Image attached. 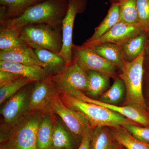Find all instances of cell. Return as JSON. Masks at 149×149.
<instances>
[{
    "label": "cell",
    "instance_id": "25",
    "mask_svg": "<svg viewBox=\"0 0 149 149\" xmlns=\"http://www.w3.org/2000/svg\"><path fill=\"white\" fill-rule=\"evenodd\" d=\"M126 96L125 83L120 77L115 79L110 88L102 94L100 101L104 103L116 105L120 103Z\"/></svg>",
    "mask_w": 149,
    "mask_h": 149
},
{
    "label": "cell",
    "instance_id": "8",
    "mask_svg": "<svg viewBox=\"0 0 149 149\" xmlns=\"http://www.w3.org/2000/svg\"><path fill=\"white\" fill-rule=\"evenodd\" d=\"M72 60L85 71L94 70L116 78L118 68L96 53L91 48L73 44Z\"/></svg>",
    "mask_w": 149,
    "mask_h": 149
},
{
    "label": "cell",
    "instance_id": "28",
    "mask_svg": "<svg viewBox=\"0 0 149 149\" xmlns=\"http://www.w3.org/2000/svg\"><path fill=\"white\" fill-rule=\"evenodd\" d=\"M119 3L120 22L128 24H140L137 0H123Z\"/></svg>",
    "mask_w": 149,
    "mask_h": 149
},
{
    "label": "cell",
    "instance_id": "36",
    "mask_svg": "<svg viewBox=\"0 0 149 149\" xmlns=\"http://www.w3.org/2000/svg\"><path fill=\"white\" fill-rule=\"evenodd\" d=\"M115 1H116V2H120L123 1V0H115Z\"/></svg>",
    "mask_w": 149,
    "mask_h": 149
},
{
    "label": "cell",
    "instance_id": "15",
    "mask_svg": "<svg viewBox=\"0 0 149 149\" xmlns=\"http://www.w3.org/2000/svg\"><path fill=\"white\" fill-rule=\"evenodd\" d=\"M0 70L27 77L33 82L45 79L49 74L41 66L26 65L11 62L0 61Z\"/></svg>",
    "mask_w": 149,
    "mask_h": 149
},
{
    "label": "cell",
    "instance_id": "4",
    "mask_svg": "<svg viewBox=\"0 0 149 149\" xmlns=\"http://www.w3.org/2000/svg\"><path fill=\"white\" fill-rule=\"evenodd\" d=\"M43 116L27 113L10 130L2 145L6 149H37V130Z\"/></svg>",
    "mask_w": 149,
    "mask_h": 149
},
{
    "label": "cell",
    "instance_id": "6",
    "mask_svg": "<svg viewBox=\"0 0 149 149\" xmlns=\"http://www.w3.org/2000/svg\"><path fill=\"white\" fill-rule=\"evenodd\" d=\"M51 76L58 94H71L77 91H86L88 77L86 72L72 60L61 72Z\"/></svg>",
    "mask_w": 149,
    "mask_h": 149
},
{
    "label": "cell",
    "instance_id": "30",
    "mask_svg": "<svg viewBox=\"0 0 149 149\" xmlns=\"http://www.w3.org/2000/svg\"><path fill=\"white\" fill-rule=\"evenodd\" d=\"M122 126L135 139L149 143V127H142L133 123L124 124Z\"/></svg>",
    "mask_w": 149,
    "mask_h": 149
},
{
    "label": "cell",
    "instance_id": "11",
    "mask_svg": "<svg viewBox=\"0 0 149 149\" xmlns=\"http://www.w3.org/2000/svg\"><path fill=\"white\" fill-rule=\"evenodd\" d=\"M52 112L58 116L70 132L78 138L82 139L85 132L92 128L88 119L83 114L65 105L59 94L54 102Z\"/></svg>",
    "mask_w": 149,
    "mask_h": 149
},
{
    "label": "cell",
    "instance_id": "20",
    "mask_svg": "<svg viewBox=\"0 0 149 149\" xmlns=\"http://www.w3.org/2000/svg\"><path fill=\"white\" fill-rule=\"evenodd\" d=\"M120 22V3H114L112 4L104 20L95 29L94 34L84 43H91L97 40Z\"/></svg>",
    "mask_w": 149,
    "mask_h": 149
},
{
    "label": "cell",
    "instance_id": "29",
    "mask_svg": "<svg viewBox=\"0 0 149 149\" xmlns=\"http://www.w3.org/2000/svg\"><path fill=\"white\" fill-rule=\"evenodd\" d=\"M34 83L27 77H21L0 87V104L10 98L24 86Z\"/></svg>",
    "mask_w": 149,
    "mask_h": 149
},
{
    "label": "cell",
    "instance_id": "10",
    "mask_svg": "<svg viewBox=\"0 0 149 149\" xmlns=\"http://www.w3.org/2000/svg\"><path fill=\"white\" fill-rule=\"evenodd\" d=\"M87 0H68V7L62 23L63 46L59 55L64 60L66 65L72 61V33L75 17L77 14L85 11Z\"/></svg>",
    "mask_w": 149,
    "mask_h": 149
},
{
    "label": "cell",
    "instance_id": "16",
    "mask_svg": "<svg viewBox=\"0 0 149 149\" xmlns=\"http://www.w3.org/2000/svg\"><path fill=\"white\" fill-rule=\"evenodd\" d=\"M44 0H0V22L19 17L30 7Z\"/></svg>",
    "mask_w": 149,
    "mask_h": 149
},
{
    "label": "cell",
    "instance_id": "23",
    "mask_svg": "<svg viewBox=\"0 0 149 149\" xmlns=\"http://www.w3.org/2000/svg\"><path fill=\"white\" fill-rule=\"evenodd\" d=\"M53 113L43 114L37 130V149H49L52 147Z\"/></svg>",
    "mask_w": 149,
    "mask_h": 149
},
{
    "label": "cell",
    "instance_id": "26",
    "mask_svg": "<svg viewBox=\"0 0 149 149\" xmlns=\"http://www.w3.org/2000/svg\"><path fill=\"white\" fill-rule=\"evenodd\" d=\"M111 132L116 141L127 149H149V143L133 138L122 126L112 128Z\"/></svg>",
    "mask_w": 149,
    "mask_h": 149
},
{
    "label": "cell",
    "instance_id": "33",
    "mask_svg": "<svg viewBox=\"0 0 149 149\" xmlns=\"http://www.w3.org/2000/svg\"><path fill=\"white\" fill-rule=\"evenodd\" d=\"M93 129L92 128H90L84 133L78 149H90L91 136Z\"/></svg>",
    "mask_w": 149,
    "mask_h": 149
},
{
    "label": "cell",
    "instance_id": "38",
    "mask_svg": "<svg viewBox=\"0 0 149 149\" xmlns=\"http://www.w3.org/2000/svg\"><path fill=\"white\" fill-rule=\"evenodd\" d=\"M49 149H55V148H50Z\"/></svg>",
    "mask_w": 149,
    "mask_h": 149
},
{
    "label": "cell",
    "instance_id": "3",
    "mask_svg": "<svg viewBox=\"0 0 149 149\" xmlns=\"http://www.w3.org/2000/svg\"><path fill=\"white\" fill-rule=\"evenodd\" d=\"M22 40L33 49H46L59 54L63 46L62 25L32 24L20 29Z\"/></svg>",
    "mask_w": 149,
    "mask_h": 149
},
{
    "label": "cell",
    "instance_id": "31",
    "mask_svg": "<svg viewBox=\"0 0 149 149\" xmlns=\"http://www.w3.org/2000/svg\"><path fill=\"white\" fill-rule=\"evenodd\" d=\"M139 24L144 31H149V0H137Z\"/></svg>",
    "mask_w": 149,
    "mask_h": 149
},
{
    "label": "cell",
    "instance_id": "32",
    "mask_svg": "<svg viewBox=\"0 0 149 149\" xmlns=\"http://www.w3.org/2000/svg\"><path fill=\"white\" fill-rule=\"evenodd\" d=\"M21 77L22 76L13 72L0 70V87Z\"/></svg>",
    "mask_w": 149,
    "mask_h": 149
},
{
    "label": "cell",
    "instance_id": "18",
    "mask_svg": "<svg viewBox=\"0 0 149 149\" xmlns=\"http://www.w3.org/2000/svg\"><path fill=\"white\" fill-rule=\"evenodd\" d=\"M38 59L44 64L43 68L49 75H56L66 65L63 59L58 54L46 49H34Z\"/></svg>",
    "mask_w": 149,
    "mask_h": 149
},
{
    "label": "cell",
    "instance_id": "2",
    "mask_svg": "<svg viewBox=\"0 0 149 149\" xmlns=\"http://www.w3.org/2000/svg\"><path fill=\"white\" fill-rule=\"evenodd\" d=\"M65 105L79 112L88 119L93 129L101 126L117 128L128 123L137 124L134 121L106 108L87 102L68 94H59Z\"/></svg>",
    "mask_w": 149,
    "mask_h": 149
},
{
    "label": "cell",
    "instance_id": "24",
    "mask_svg": "<svg viewBox=\"0 0 149 149\" xmlns=\"http://www.w3.org/2000/svg\"><path fill=\"white\" fill-rule=\"evenodd\" d=\"M88 77L87 94L93 97L101 95L109 85L110 77L102 72L88 70L85 71Z\"/></svg>",
    "mask_w": 149,
    "mask_h": 149
},
{
    "label": "cell",
    "instance_id": "9",
    "mask_svg": "<svg viewBox=\"0 0 149 149\" xmlns=\"http://www.w3.org/2000/svg\"><path fill=\"white\" fill-rule=\"evenodd\" d=\"M33 83L24 86L11 97L1 109L5 128L10 130L28 113L29 96Z\"/></svg>",
    "mask_w": 149,
    "mask_h": 149
},
{
    "label": "cell",
    "instance_id": "19",
    "mask_svg": "<svg viewBox=\"0 0 149 149\" xmlns=\"http://www.w3.org/2000/svg\"><path fill=\"white\" fill-rule=\"evenodd\" d=\"M91 48L96 53L117 66L121 71L124 70L126 61L120 46L104 43Z\"/></svg>",
    "mask_w": 149,
    "mask_h": 149
},
{
    "label": "cell",
    "instance_id": "17",
    "mask_svg": "<svg viewBox=\"0 0 149 149\" xmlns=\"http://www.w3.org/2000/svg\"><path fill=\"white\" fill-rule=\"evenodd\" d=\"M120 146L108 127L101 126L93 129L90 149H120Z\"/></svg>",
    "mask_w": 149,
    "mask_h": 149
},
{
    "label": "cell",
    "instance_id": "35",
    "mask_svg": "<svg viewBox=\"0 0 149 149\" xmlns=\"http://www.w3.org/2000/svg\"><path fill=\"white\" fill-rule=\"evenodd\" d=\"M6 149L3 146V145H1V149Z\"/></svg>",
    "mask_w": 149,
    "mask_h": 149
},
{
    "label": "cell",
    "instance_id": "1",
    "mask_svg": "<svg viewBox=\"0 0 149 149\" xmlns=\"http://www.w3.org/2000/svg\"><path fill=\"white\" fill-rule=\"evenodd\" d=\"M68 0H44L30 7L21 16L8 19L0 24L20 29L32 24L62 25L67 11Z\"/></svg>",
    "mask_w": 149,
    "mask_h": 149
},
{
    "label": "cell",
    "instance_id": "22",
    "mask_svg": "<svg viewBox=\"0 0 149 149\" xmlns=\"http://www.w3.org/2000/svg\"><path fill=\"white\" fill-rule=\"evenodd\" d=\"M27 45L22 40L20 29L0 24V51Z\"/></svg>",
    "mask_w": 149,
    "mask_h": 149
},
{
    "label": "cell",
    "instance_id": "14",
    "mask_svg": "<svg viewBox=\"0 0 149 149\" xmlns=\"http://www.w3.org/2000/svg\"><path fill=\"white\" fill-rule=\"evenodd\" d=\"M0 61L26 65H37L43 68L44 66L38 59L34 49L28 45L0 51Z\"/></svg>",
    "mask_w": 149,
    "mask_h": 149
},
{
    "label": "cell",
    "instance_id": "21",
    "mask_svg": "<svg viewBox=\"0 0 149 149\" xmlns=\"http://www.w3.org/2000/svg\"><path fill=\"white\" fill-rule=\"evenodd\" d=\"M148 32L142 31L120 46L126 62L136 59L143 52L146 42Z\"/></svg>",
    "mask_w": 149,
    "mask_h": 149
},
{
    "label": "cell",
    "instance_id": "37",
    "mask_svg": "<svg viewBox=\"0 0 149 149\" xmlns=\"http://www.w3.org/2000/svg\"><path fill=\"white\" fill-rule=\"evenodd\" d=\"M148 84L149 90V75L148 78Z\"/></svg>",
    "mask_w": 149,
    "mask_h": 149
},
{
    "label": "cell",
    "instance_id": "27",
    "mask_svg": "<svg viewBox=\"0 0 149 149\" xmlns=\"http://www.w3.org/2000/svg\"><path fill=\"white\" fill-rule=\"evenodd\" d=\"M52 148L56 149H73L71 137L66 129L53 117V133Z\"/></svg>",
    "mask_w": 149,
    "mask_h": 149
},
{
    "label": "cell",
    "instance_id": "5",
    "mask_svg": "<svg viewBox=\"0 0 149 149\" xmlns=\"http://www.w3.org/2000/svg\"><path fill=\"white\" fill-rule=\"evenodd\" d=\"M143 61L144 51L133 61L126 62L125 68L119 77L123 80L126 88L125 104L146 109V104L143 92Z\"/></svg>",
    "mask_w": 149,
    "mask_h": 149
},
{
    "label": "cell",
    "instance_id": "13",
    "mask_svg": "<svg viewBox=\"0 0 149 149\" xmlns=\"http://www.w3.org/2000/svg\"><path fill=\"white\" fill-rule=\"evenodd\" d=\"M143 31L140 24H128L120 22L100 38L92 42L84 43L82 45L91 48L104 43H111L120 46Z\"/></svg>",
    "mask_w": 149,
    "mask_h": 149
},
{
    "label": "cell",
    "instance_id": "34",
    "mask_svg": "<svg viewBox=\"0 0 149 149\" xmlns=\"http://www.w3.org/2000/svg\"><path fill=\"white\" fill-rule=\"evenodd\" d=\"M144 71L147 70L149 75V31L148 32V37L144 50Z\"/></svg>",
    "mask_w": 149,
    "mask_h": 149
},
{
    "label": "cell",
    "instance_id": "7",
    "mask_svg": "<svg viewBox=\"0 0 149 149\" xmlns=\"http://www.w3.org/2000/svg\"><path fill=\"white\" fill-rule=\"evenodd\" d=\"M58 95L51 75L44 80L34 82L29 96L28 113H53V105Z\"/></svg>",
    "mask_w": 149,
    "mask_h": 149
},
{
    "label": "cell",
    "instance_id": "12",
    "mask_svg": "<svg viewBox=\"0 0 149 149\" xmlns=\"http://www.w3.org/2000/svg\"><path fill=\"white\" fill-rule=\"evenodd\" d=\"M69 95L83 101L96 104L106 108L122 115L137 124H140L145 127H149V115L146 109L143 108L129 105L124 106H117L116 105L104 103L99 100H97L91 98L80 91L74 92Z\"/></svg>",
    "mask_w": 149,
    "mask_h": 149
}]
</instances>
